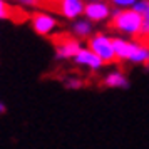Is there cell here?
<instances>
[{"label":"cell","mask_w":149,"mask_h":149,"mask_svg":"<svg viewBox=\"0 0 149 149\" xmlns=\"http://www.w3.org/2000/svg\"><path fill=\"white\" fill-rule=\"evenodd\" d=\"M70 34L74 35L75 39H91V37L94 35L92 22H89L86 17L74 20L72 25H70Z\"/></svg>","instance_id":"cell-9"},{"label":"cell","mask_w":149,"mask_h":149,"mask_svg":"<svg viewBox=\"0 0 149 149\" xmlns=\"http://www.w3.org/2000/svg\"><path fill=\"white\" fill-rule=\"evenodd\" d=\"M20 7H25V8H35V7H40L44 5L45 0H15Z\"/></svg>","instance_id":"cell-15"},{"label":"cell","mask_w":149,"mask_h":149,"mask_svg":"<svg viewBox=\"0 0 149 149\" xmlns=\"http://www.w3.org/2000/svg\"><path fill=\"white\" fill-rule=\"evenodd\" d=\"M111 14H112V10L109 7L107 0H87V3H86L84 17L92 24H99V22L107 20Z\"/></svg>","instance_id":"cell-5"},{"label":"cell","mask_w":149,"mask_h":149,"mask_svg":"<svg viewBox=\"0 0 149 149\" xmlns=\"http://www.w3.org/2000/svg\"><path fill=\"white\" fill-rule=\"evenodd\" d=\"M82 50L81 40L75 39L74 35H62L55 40V61H69Z\"/></svg>","instance_id":"cell-3"},{"label":"cell","mask_w":149,"mask_h":149,"mask_svg":"<svg viewBox=\"0 0 149 149\" xmlns=\"http://www.w3.org/2000/svg\"><path fill=\"white\" fill-rule=\"evenodd\" d=\"M10 7H8V3L5 0H0V20L2 19H8L10 17Z\"/></svg>","instance_id":"cell-16"},{"label":"cell","mask_w":149,"mask_h":149,"mask_svg":"<svg viewBox=\"0 0 149 149\" xmlns=\"http://www.w3.org/2000/svg\"><path fill=\"white\" fill-rule=\"evenodd\" d=\"M30 24H32V29H34L35 34L42 35V37L54 34V30L57 29V19L52 14L44 12V10L34 12L30 15Z\"/></svg>","instance_id":"cell-4"},{"label":"cell","mask_w":149,"mask_h":149,"mask_svg":"<svg viewBox=\"0 0 149 149\" xmlns=\"http://www.w3.org/2000/svg\"><path fill=\"white\" fill-rule=\"evenodd\" d=\"M142 15V37H149V0H137L132 7Z\"/></svg>","instance_id":"cell-11"},{"label":"cell","mask_w":149,"mask_h":149,"mask_svg":"<svg viewBox=\"0 0 149 149\" xmlns=\"http://www.w3.org/2000/svg\"><path fill=\"white\" fill-rule=\"evenodd\" d=\"M131 64H139V65H148L149 64V45L146 44H139V47L136 50V54L131 57Z\"/></svg>","instance_id":"cell-12"},{"label":"cell","mask_w":149,"mask_h":149,"mask_svg":"<svg viewBox=\"0 0 149 149\" xmlns=\"http://www.w3.org/2000/svg\"><path fill=\"white\" fill-rule=\"evenodd\" d=\"M148 39H149V37H148Z\"/></svg>","instance_id":"cell-19"},{"label":"cell","mask_w":149,"mask_h":149,"mask_svg":"<svg viewBox=\"0 0 149 149\" xmlns=\"http://www.w3.org/2000/svg\"><path fill=\"white\" fill-rule=\"evenodd\" d=\"M5 104H3V102H0V114H3V112H5Z\"/></svg>","instance_id":"cell-17"},{"label":"cell","mask_w":149,"mask_h":149,"mask_svg":"<svg viewBox=\"0 0 149 149\" xmlns=\"http://www.w3.org/2000/svg\"><path fill=\"white\" fill-rule=\"evenodd\" d=\"M87 47L94 52L104 64H111V62L117 61L116 59V52H114V40L112 37L107 34L97 32L94 34L87 42Z\"/></svg>","instance_id":"cell-2"},{"label":"cell","mask_w":149,"mask_h":149,"mask_svg":"<svg viewBox=\"0 0 149 149\" xmlns=\"http://www.w3.org/2000/svg\"><path fill=\"white\" fill-rule=\"evenodd\" d=\"M74 64L79 65V67L89 69V70H92V72H97V70H101V69L106 65L89 47H82V50L74 57Z\"/></svg>","instance_id":"cell-8"},{"label":"cell","mask_w":149,"mask_h":149,"mask_svg":"<svg viewBox=\"0 0 149 149\" xmlns=\"http://www.w3.org/2000/svg\"><path fill=\"white\" fill-rule=\"evenodd\" d=\"M64 86L67 89L77 91V89H81L82 86H84V81H82L81 77H77V75H70V77H67V79L64 81Z\"/></svg>","instance_id":"cell-14"},{"label":"cell","mask_w":149,"mask_h":149,"mask_svg":"<svg viewBox=\"0 0 149 149\" xmlns=\"http://www.w3.org/2000/svg\"><path fill=\"white\" fill-rule=\"evenodd\" d=\"M114 40V52H116V59L121 62H129L131 57L136 54V50L139 47L141 42H136V40H129L126 37H112Z\"/></svg>","instance_id":"cell-7"},{"label":"cell","mask_w":149,"mask_h":149,"mask_svg":"<svg viewBox=\"0 0 149 149\" xmlns=\"http://www.w3.org/2000/svg\"><path fill=\"white\" fill-rule=\"evenodd\" d=\"M104 86L109 89H127L129 87V81L126 74L122 70H111L106 77H104Z\"/></svg>","instance_id":"cell-10"},{"label":"cell","mask_w":149,"mask_h":149,"mask_svg":"<svg viewBox=\"0 0 149 149\" xmlns=\"http://www.w3.org/2000/svg\"><path fill=\"white\" fill-rule=\"evenodd\" d=\"M5 2H7V0H5Z\"/></svg>","instance_id":"cell-18"},{"label":"cell","mask_w":149,"mask_h":149,"mask_svg":"<svg viewBox=\"0 0 149 149\" xmlns=\"http://www.w3.org/2000/svg\"><path fill=\"white\" fill-rule=\"evenodd\" d=\"M111 27L117 30L122 37H137L142 34V15L134 8L119 10L112 8Z\"/></svg>","instance_id":"cell-1"},{"label":"cell","mask_w":149,"mask_h":149,"mask_svg":"<svg viewBox=\"0 0 149 149\" xmlns=\"http://www.w3.org/2000/svg\"><path fill=\"white\" fill-rule=\"evenodd\" d=\"M107 2L114 8H119V10H127V8L134 7L137 0H107Z\"/></svg>","instance_id":"cell-13"},{"label":"cell","mask_w":149,"mask_h":149,"mask_svg":"<svg viewBox=\"0 0 149 149\" xmlns=\"http://www.w3.org/2000/svg\"><path fill=\"white\" fill-rule=\"evenodd\" d=\"M87 0H57V12L69 20H77L84 15Z\"/></svg>","instance_id":"cell-6"}]
</instances>
